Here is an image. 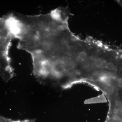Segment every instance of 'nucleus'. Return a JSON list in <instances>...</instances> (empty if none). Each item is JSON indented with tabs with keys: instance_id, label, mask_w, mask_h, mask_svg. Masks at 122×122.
Returning <instances> with one entry per match:
<instances>
[{
	"instance_id": "nucleus-2",
	"label": "nucleus",
	"mask_w": 122,
	"mask_h": 122,
	"mask_svg": "<svg viewBox=\"0 0 122 122\" xmlns=\"http://www.w3.org/2000/svg\"><path fill=\"white\" fill-rule=\"evenodd\" d=\"M104 91L108 95L112 94L114 91L113 86L110 84H107L104 88Z\"/></svg>"
},
{
	"instance_id": "nucleus-7",
	"label": "nucleus",
	"mask_w": 122,
	"mask_h": 122,
	"mask_svg": "<svg viewBox=\"0 0 122 122\" xmlns=\"http://www.w3.org/2000/svg\"><path fill=\"white\" fill-rule=\"evenodd\" d=\"M107 61H102L101 65V66L103 68H106L107 65Z\"/></svg>"
},
{
	"instance_id": "nucleus-4",
	"label": "nucleus",
	"mask_w": 122,
	"mask_h": 122,
	"mask_svg": "<svg viewBox=\"0 0 122 122\" xmlns=\"http://www.w3.org/2000/svg\"><path fill=\"white\" fill-rule=\"evenodd\" d=\"M87 54L83 51L80 52L78 54L79 58L81 60H85L87 58Z\"/></svg>"
},
{
	"instance_id": "nucleus-1",
	"label": "nucleus",
	"mask_w": 122,
	"mask_h": 122,
	"mask_svg": "<svg viewBox=\"0 0 122 122\" xmlns=\"http://www.w3.org/2000/svg\"><path fill=\"white\" fill-rule=\"evenodd\" d=\"M15 14L17 47L30 54L35 77L46 83L68 73L72 66L66 16L54 10L37 15Z\"/></svg>"
},
{
	"instance_id": "nucleus-3",
	"label": "nucleus",
	"mask_w": 122,
	"mask_h": 122,
	"mask_svg": "<svg viewBox=\"0 0 122 122\" xmlns=\"http://www.w3.org/2000/svg\"><path fill=\"white\" fill-rule=\"evenodd\" d=\"M99 81L102 83L109 84V82H110L111 78L108 75H104L100 76L99 78Z\"/></svg>"
},
{
	"instance_id": "nucleus-8",
	"label": "nucleus",
	"mask_w": 122,
	"mask_h": 122,
	"mask_svg": "<svg viewBox=\"0 0 122 122\" xmlns=\"http://www.w3.org/2000/svg\"><path fill=\"white\" fill-rule=\"evenodd\" d=\"M119 117L120 118V119L122 120V108L120 109L119 111Z\"/></svg>"
},
{
	"instance_id": "nucleus-9",
	"label": "nucleus",
	"mask_w": 122,
	"mask_h": 122,
	"mask_svg": "<svg viewBox=\"0 0 122 122\" xmlns=\"http://www.w3.org/2000/svg\"><path fill=\"white\" fill-rule=\"evenodd\" d=\"M118 2L119 4L122 7V1H118Z\"/></svg>"
},
{
	"instance_id": "nucleus-6",
	"label": "nucleus",
	"mask_w": 122,
	"mask_h": 122,
	"mask_svg": "<svg viewBox=\"0 0 122 122\" xmlns=\"http://www.w3.org/2000/svg\"><path fill=\"white\" fill-rule=\"evenodd\" d=\"M102 61L101 59H96L94 61V65L96 67H99L101 66Z\"/></svg>"
},
{
	"instance_id": "nucleus-5",
	"label": "nucleus",
	"mask_w": 122,
	"mask_h": 122,
	"mask_svg": "<svg viewBox=\"0 0 122 122\" xmlns=\"http://www.w3.org/2000/svg\"><path fill=\"white\" fill-rule=\"evenodd\" d=\"M115 68V66L114 63L112 62H108L107 63V65L106 67V69L109 70H112L114 69Z\"/></svg>"
}]
</instances>
